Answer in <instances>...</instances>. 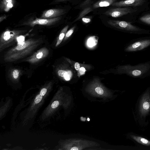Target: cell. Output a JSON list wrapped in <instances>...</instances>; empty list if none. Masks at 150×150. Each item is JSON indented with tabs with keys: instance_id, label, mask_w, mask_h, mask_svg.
<instances>
[{
	"instance_id": "f546056e",
	"label": "cell",
	"mask_w": 150,
	"mask_h": 150,
	"mask_svg": "<svg viewBox=\"0 0 150 150\" xmlns=\"http://www.w3.org/2000/svg\"><path fill=\"white\" fill-rule=\"evenodd\" d=\"M57 1H65L68 0H56Z\"/></svg>"
},
{
	"instance_id": "7a4b0ae2",
	"label": "cell",
	"mask_w": 150,
	"mask_h": 150,
	"mask_svg": "<svg viewBox=\"0 0 150 150\" xmlns=\"http://www.w3.org/2000/svg\"><path fill=\"white\" fill-rule=\"evenodd\" d=\"M110 25L117 28L131 33H141L143 29L132 25L131 23L124 21L110 20L107 21Z\"/></svg>"
},
{
	"instance_id": "8992f818",
	"label": "cell",
	"mask_w": 150,
	"mask_h": 150,
	"mask_svg": "<svg viewBox=\"0 0 150 150\" xmlns=\"http://www.w3.org/2000/svg\"><path fill=\"white\" fill-rule=\"evenodd\" d=\"M65 11L62 9L54 8L50 9L44 11L41 18L45 19H50L57 17L66 13Z\"/></svg>"
},
{
	"instance_id": "8fae6325",
	"label": "cell",
	"mask_w": 150,
	"mask_h": 150,
	"mask_svg": "<svg viewBox=\"0 0 150 150\" xmlns=\"http://www.w3.org/2000/svg\"><path fill=\"white\" fill-rule=\"evenodd\" d=\"M130 136L138 143L144 145L150 146V141L145 138L133 135H131Z\"/></svg>"
},
{
	"instance_id": "484cf974",
	"label": "cell",
	"mask_w": 150,
	"mask_h": 150,
	"mask_svg": "<svg viewBox=\"0 0 150 150\" xmlns=\"http://www.w3.org/2000/svg\"><path fill=\"white\" fill-rule=\"evenodd\" d=\"M47 91V90L46 88H43L41 91L40 94L42 96H44L46 93Z\"/></svg>"
},
{
	"instance_id": "9c48e42d",
	"label": "cell",
	"mask_w": 150,
	"mask_h": 150,
	"mask_svg": "<svg viewBox=\"0 0 150 150\" xmlns=\"http://www.w3.org/2000/svg\"><path fill=\"white\" fill-rule=\"evenodd\" d=\"M15 0H3L0 4V9L6 12L8 11L14 4Z\"/></svg>"
},
{
	"instance_id": "30bf717a",
	"label": "cell",
	"mask_w": 150,
	"mask_h": 150,
	"mask_svg": "<svg viewBox=\"0 0 150 150\" xmlns=\"http://www.w3.org/2000/svg\"><path fill=\"white\" fill-rule=\"evenodd\" d=\"M116 0H100L98 1L93 5L94 8L107 7L112 5Z\"/></svg>"
},
{
	"instance_id": "603a6c76",
	"label": "cell",
	"mask_w": 150,
	"mask_h": 150,
	"mask_svg": "<svg viewBox=\"0 0 150 150\" xmlns=\"http://www.w3.org/2000/svg\"><path fill=\"white\" fill-rule=\"evenodd\" d=\"M59 104V102L58 101H55L52 103L51 106L52 108H54L57 107Z\"/></svg>"
},
{
	"instance_id": "52a82bcc",
	"label": "cell",
	"mask_w": 150,
	"mask_h": 150,
	"mask_svg": "<svg viewBox=\"0 0 150 150\" xmlns=\"http://www.w3.org/2000/svg\"><path fill=\"white\" fill-rule=\"evenodd\" d=\"M145 2V0H125L115 2L112 5L117 7L137 6L143 4Z\"/></svg>"
},
{
	"instance_id": "4fadbf2b",
	"label": "cell",
	"mask_w": 150,
	"mask_h": 150,
	"mask_svg": "<svg viewBox=\"0 0 150 150\" xmlns=\"http://www.w3.org/2000/svg\"><path fill=\"white\" fill-rule=\"evenodd\" d=\"M69 27L68 25H67L61 31L59 35V38L57 40L56 44V47L57 46L62 42L65 35H66L67 29Z\"/></svg>"
},
{
	"instance_id": "d6986e66",
	"label": "cell",
	"mask_w": 150,
	"mask_h": 150,
	"mask_svg": "<svg viewBox=\"0 0 150 150\" xmlns=\"http://www.w3.org/2000/svg\"><path fill=\"white\" fill-rule=\"evenodd\" d=\"M74 28L75 27H73L66 33L65 36V38L69 37L74 32Z\"/></svg>"
},
{
	"instance_id": "277c9868",
	"label": "cell",
	"mask_w": 150,
	"mask_h": 150,
	"mask_svg": "<svg viewBox=\"0 0 150 150\" xmlns=\"http://www.w3.org/2000/svg\"><path fill=\"white\" fill-rule=\"evenodd\" d=\"M132 11V9L129 7L117 8L108 10L104 13L107 16L117 18L130 13Z\"/></svg>"
},
{
	"instance_id": "3957f363",
	"label": "cell",
	"mask_w": 150,
	"mask_h": 150,
	"mask_svg": "<svg viewBox=\"0 0 150 150\" xmlns=\"http://www.w3.org/2000/svg\"><path fill=\"white\" fill-rule=\"evenodd\" d=\"M150 45V39H144L135 42L129 45L125 49L126 52L142 50Z\"/></svg>"
},
{
	"instance_id": "7402d4cb",
	"label": "cell",
	"mask_w": 150,
	"mask_h": 150,
	"mask_svg": "<svg viewBox=\"0 0 150 150\" xmlns=\"http://www.w3.org/2000/svg\"><path fill=\"white\" fill-rule=\"evenodd\" d=\"M19 71L17 69L14 70L13 72V77L15 79H17L19 76Z\"/></svg>"
},
{
	"instance_id": "cb8c5ba5",
	"label": "cell",
	"mask_w": 150,
	"mask_h": 150,
	"mask_svg": "<svg viewBox=\"0 0 150 150\" xmlns=\"http://www.w3.org/2000/svg\"><path fill=\"white\" fill-rule=\"evenodd\" d=\"M82 20L83 22L86 23H88L91 21V19L89 18H83Z\"/></svg>"
},
{
	"instance_id": "44dd1931",
	"label": "cell",
	"mask_w": 150,
	"mask_h": 150,
	"mask_svg": "<svg viewBox=\"0 0 150 150\" xmlns=\"http://www.w3.org/2000/svg\"><path fill=\"white\" fill-rule=\"evenodd\" d=\"M25 38L23 36H20L17 38V40L19 44L23 42Z\"/></svg>"
},
{
	"instance_id": "83f0119b",
	"label": "cell",
	"mask_w": 150,
	"mask_h": 150,
	"mask_svg": "<svg viewBox=\"0 0 150 150\" xmlns=\"http://www.w3.org/2000/svg\"><path fill=\"white\" fill-rule=\"evenodd\" d=\"M43 54L42 52H39L36 55V57L38 59H40L42 57Z\"/></svg>"
},
{
	"instance_id": "d4e9b609",
	"label": "cell",
	"mask_w": 150,
	"mask_h": 150,
	"mask_svg": "<svg viewBox=\"0 0 150 150\" xmlns=\"http://www.w3.org/2000/svg\"><path fill=\"white\" fill-rule=\"evenodd\" d=\"M79 70V74H80V75H81L85 73L86 69L84 67H81L80 68V69Z\"/></svg>"
},
{
	"instance_id": "e0dca14e",
	"label": "cell",
	"mask_w": 150,
	"mask_h": 150,
	"mask_svg": "<svg viewBox=\"0 0 150 150\" xmlns=\"http://www.w3.org/2000/svg\"><path fill=\"white\" fill-rule=\"evenodd\" d=\"M26 46V43L25 42H23L19 44V45L17 47L16 49L18 50H22L25 49Z\"/></svg>"
},
{
	"instance_id": "2e32d148",
	"label": "cell",
	"mask_w": 150,
	"mask_h": 150,
	"mask_svg": "<svg viewBox=\"0 0 150 150\" xmlns=\"http://www.w3.org/2000/svg\"><path fill=\"white\" fill-rule=\"evenodd\" d=\"M92 9L90 8H86L84 9L82 12L81 13L79 17L76 19V21H77L80 19L81 18L84 16L87 13L90 12L91 11Z\"/></svg>"
},
{
	"instance_id": "7c38bea8",
	"label": "cell",
	"mask_w": 150,
	"mask_h": 150,
	"mask_svg": "<svg viewBox=\"0 0 150 150\" xmlns=\"http://www.w3.org/2000/svg\"><path fill=\"white\" fill-rule=\"evenodd\" d=\"M58 74L59 76L64 77L66 81L70 80L72 75V73L70 71H66L62 70H59L58 71Z\"/></svg>"
},
{
	"instance_id": "f1b7e54d",
	"label": "cell",
	"mask_w": 150,
	"mask_h": 150,
	"mask_svg": "<svg viewBox=\"0 0 150 150\" xmlns=\"http://www.w3.org/2000/svg\"><path fill=\"white\" fill-rule=\"evenodd\" d=\"M6 16H2L1 17H0V22H1L2 21H3L4 19L5 18Z\"/></svg>"
},
{
	"instance_id": "5b68a950",
	"label": "cell",
	"mask_w": 150,
	"mask_h": 150,
	"mask_svg": "<svg viewBox=\"0 0 150 150\" xmlns=\"http://www.w3.org/2000/svg\"><path fill=\"white\" fill-rule=\"evenodd\" d=\"M150 110V96L148 91L143 96L140 103L139 111L141 115H146Z\"/></svg>"
},
{
	"instance_id": "ffe728a7",
	"label": "cell",
	"mask_w": 150,
	"mask_h": 150,
	"mask_svg": "<svg viewBox=\"0 0 150 150\" xmlns=\"http://www.w3.org/2000/svg\"><path fill=\"white\" fill-rule=\"evenodd\" d=\"M42 96L40 94L36 96L35 100V102L37 104L40 102L42 99Z\"/></svg>"
},
{
	"instance_id": "5bb4252c",
	"label": "cell",
	"mask_w": 150,
	"mask_h": 150,
	"mask_svg": "<svg viewBox=\"0 0 150 150\" xmlns=\"http://www.w3.org/2000/svg\"><path fill=\"white\" fill-rule=\"evenodd\" d=\"M97 43V40L95 36L90 37L88 39L87 42V45L89 47H92L95 46Z\"/></svg>"
},
{
	"instance_id": "6da1fadb",
	"label": "cell",
	"mask_w": 150,
	"mask_h": 150,
	"mask_svg": "<svg viewBox=\"0 0 150 150\" xmlns=\"http://www.w3.org/2000/svg\"><path fill=\"white\" fill-rule=\"evenodd\" d=\"M117 70L119 74H126L133 77H141L150 71V62L133 66L130 64L122 65L118 67Z\"/></svg>"
},
{
	"instance_id": "ba28073f",
	"label": "cell",
	"mask_w": 150,
	"mask_h": 150,
	"mask_svg": "<svg viewBox=\"0 0 150 150\" xmlns=\"http://www.w3.org/2000/svg\"><path fill=\"white\" fill-rule=\"evenodd\" d=\"M60 17H57L50 19L39 18H36L35 19L30 20L28 23L31 26L36 25H48L51 24L58 21L60 19Z\"/></svg>"
},
{
	"instance_id": "4dcf8cb0",
	"label": "cell",
	"mask_w": 150,
	"mask_h": 150,
	"mask_svg": "<svg viewBox=\"0 0 150 150\" xmlns=\"http://www.w3.org/2000/svg\"><path fill=\"white\" fill-rule=\"evenodd\" d=\"M87 119H88L87 120L88 121H89L90 120V119L89 118H88Z\"/></svg>"
},
{
	"instance_id": "ac0fdd59",
	"label": "cell",
	"mask_w": 150,
	"mask_h": 150,
	"mask_svg": "<svg viewBox=\"0 0 150 150\" xmlns=\"http://www.w3.org/2000/svg\"><path fill=\"white\" fill-rule=\"evenodd\" d=\"M11 32L8 31H6L5 32L4 38L5 41H7L9 39L12 35L11 34Z\"/></svg>"
},
{
	"instance_id": "4316f807",
	"label": "cell",
	"mask_w": 150,
	"mask_h": 150,
	"mask_svg": "<svg viewBox=\"0 0 150 150\" xmlns=\"http://www.w3.org/2000/svg\"><path fill=\"white\" fill-rule=\"evenodd\" d=\"M74 67L76 70H79L80 68L79 64L77 62L75 63L74 64Z\"/></svg>"
},
{
	"instance_id": "9a60e30c",
	"label": "cell",
	"mask_w": 150,
	"mask_h": 150,
	"mask_svg": "<svg viewBox=\"0 0 150 150\" xmlns=\"http://www.w3.org/2000/svg\"><path fill=\"white\" fill-rule=\"evenodd\" d=\"M140 21L146 24L150 25V14H148L141 17Z\"/></svg>"
}]
</instances>
